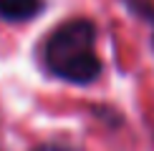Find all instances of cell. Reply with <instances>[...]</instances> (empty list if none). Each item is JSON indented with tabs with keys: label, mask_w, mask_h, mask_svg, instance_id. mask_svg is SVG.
Returning a JSON list of instances; mask_svg holds the SVG:
<instances>
[{
	"label": "cell",
	"mask_w": 154,
	"mask_h": 151,
	"mask_svg": "<svg viewBox=\"0 0 154 151\" xmlns=\"http://www.w3.org/2000/svg\"><path fill=\"white\" fill-rule=\"evenodd\" d=\"M43 58L51 73L68 83H91L101 73V61L96 55V25L86 18L58 25L48 35Z\"/></svg>",
	"instance_id": "1"
},
{
	"label": "cell",
	"mask_w": 154,
	"mask_h": 151,
	"mask_svg": "<svg viewBox=\"0 0 154 151\" xmlns=\"http://www.w3.org/2000/svg\"><path fill=\"white\" fill-rule=\"evenodd\" d=\"M43 0H0V18L10 23L30 20L41 10Z\"/></svg>",
	"instance_id": "2"
},
{
	"label": "cell",
	"mask_w": 154,
	"mask_h": 151,
	"mask_svg": "<svg viewBox=\"0 0 154 151\" xmlns=\"http://www.w3.org/2000/svg\"><path fill=\"white\" fill-rule=\"evenodd\" d=\"M33 151H68V149L61 146V144H41V146H35Z\"/></svg>",
	"instance_id": "3"
}]
</instances>
